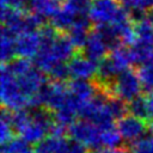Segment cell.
<instances>
[{
    "instance_id": "6da1fadb",
    "label": "cell",
    "mask_w": 153,
    "mask_h": 153,
    "mask_svg": "<svg viewBox=\"0 0 153 153\" xmlns=\"http://www.w3.org/2000/svg\"><path fill=\"white\" fill-rule=\"evenodd\" d=\"M97 87V86H96ZM100 90V88H98ZM143 90L142 84L140 81L137 72L131 68H128L120 73L114 82L105 90H100L110 97L120 98L123 102H131L133 99L141 96V91Z\"/></svg>"
},
{
    "instance_id": "7a4b0ae2",
    "label": "cell",
    "mask_w": 153,
    "mask_h": 153,
    "mask_svg": "<svg viewBox=\"0 0 153 153\" xmlns=\"http://www.w3.org/2000/svg\"><path fill=\"white\" fill-rule=\"evenodd\" d=\"M88 17L94 25L118 24L130 19L129 11L118 0H93Z\"/></svg>"
},
{
    "instance_id": "3957f363",
    "label": "cell",
    "mask_w": 153,
    "mask_h": 153,
    "mask_svg": "<svg viewBox=\"0 0 153 153\" xmlns=\"http://www.w3.org/2000/svg\"><path fill=\"white\" fill-rule=\"evenodd\" d=\"M1 102L5 109L12 111L30 108V100L20 91L17 76H14L5 65L1 67Z\"/></svg>"
},
{
    "instance_id": "277c9868",
    "label": "cell",
    "mask_w": 153,
    "mask_h": 153,
    "mask_svg": "<svg viewBox=\"0 0 153 153\" xmlns=\"http://www.w3.org/2000/svg\"><path fill=\"white\" fill-rule=\"evenodd\" d=\"M102 131L98 126L84 118L73 122L67 130L71 139L92 149L102 148Z\"/></svg>"
},
{
    "instance_id": "5b68a950",
    "label": "cell",
    "mask_w": 153,
    "mask_h": 153,
    "mask_svg": "<svg viewBox=\"0 0 153 153\" xmlns=\"http://www.w3.org/2000/svg\"><path fill=\"white\" fill-rule=\"evenodd\" d=\"M39 105L51 111L53 114L62 109L67 104L68 99V87L66 82L60 81H48L38 93Z\"/></svg>"
},
{
    "instance_id": "8992f818",
    "label": "cell",
    "mask_w": 153,
    "mask_h": 153,
    "mask_svg": "<svg viewBox=\"0 0 153 153\" xmlns=\"http://www.w3.org/2000/svg\"><path fill=\"white\" fill-rule=\"evenodd\" d=\"M35 153H87V147L73 139L50 135L38 142Z\"/></svg>"
},
{
    "instance_id": "52a82bcc",
    "label": "cell",
    "mask_w": 153,
    "mask_h": 153,
    "mask_svg": "<svg viewBox=\"0 0 153 153\" xmlns=\"http://www.w3.org/2000/svg\"><path fill=\"white\" fill-rule=\"evenodd\" d=\"M116 128L122 140L128 145H130L145 135V133L148 129V124H146L143 120L136 116L124 115L117 121Z\"/></svg>"
},
{
    "instance_id": "ba28073f",
    "label": "cell",
    "mask_w": 153,
    "mask_h": 153,
    "mask_svg": "<svg viewBox=\"0 0 153 153\" xmlns=\"http://www.w3.org/2000/svg\"><path fill=\"white\" fill-rule=\"evenodd\" d=\"M68 68L72 79L88 80L96 76L97 63L88 60L81 53H78L68 61Z\"/></svg>"
},
{
    "instance_id": "9c48e42d",
    "label": "cell",
    "mask_w": 153,
    "mask_h": 153,
    "mask_svg": "<svg viewBox=\"0 0 153 153\" xmlns=\"http://www.w3.org/2000/svg\"><path fill=\"white\" fill-rule=\"evenodd\" d=\"M109 48L106 45V43L104 42V39L100 37V35L94 31L93 29L90 31L88 38L86 41L85 47L82 48V50L80 51L84 56H86L88 60L93 61L94 63H99L103 59H105L108 56L109 53Z\"/></svg>"
},
{
    "instance_id": "30bf717a",
    "label": "cell",
    "mask_w": 153,
    "mask_h": 153,
    "mask_svg": "<svg viewBox=\"0 0 153 153\" xmlns=\"http://www.w3.org/2000/svg\"><path fill=\"white\" fill-rule=\"evenodd\" d=\"M41 47L38 32H24L16 38V55L24 59H35Z\"/></svg>"
},
{
    "instance_id": "8fae6325",
    "label": "cell",
    "mask_w": 153,
    "mask_h": 153,
    "mask_svg": "<svg viewBox=\"0 0 153 153\" xmlns=\"http://www.w3.org/2000/svg\"><path fill=\"white\" fill-rule=\"evenodd\" d=\"M25 16H26V11L13 8V7H10V6H1L2 26L10 29L17 36L23 33Z\"/></svg>"
},
{
    "instance_id": "7c38bea8",
    "label": "cell",
    "mask_w": 153,
    "mask_h": 153,
    "mask_svg": "<svg viewBox=\"0 0 153 153\" xmlns=\"http://www.w3.org/2000/svg\"><path fill=\"white\" fill-rule=\"evenodd\" d=\"M50 51L55 61L67 62L75 55V47L71 42L67 33L60 32L50 47Z\"/></svg>"
},
{
    "instance_id": "4fadbf2b",
    "label": "cell",
    "mask_w": 153,
    "mask_h": 153,
    "mask_svg": "<svg viewBox=\"0 0 153 153\" xmlns=\"http://www.w3.org/2000/svg\"><path fill=\"white\" fill-rule=\"evenodd\" d=\"M61 6L62 4L57 0H30L27 11L36 13L44 19H50Z\"/></svg>"
},
{
    "instance_id": "5bb4252c",
    "label": "cell",
    "mask_w": 153,
    "mask_h": 153,
    "mask_svg": "<svg viewBox=\"0 0 153 153\" xmlns=\"http://www.w3.org/2000/svg\"><path fill=\"white\" fill-rule=\"evenodd\" d=\"M16 38L17 35L10 29L2 26L1 29V61L8 63L16 56Z\"/></svg>"
},
{
    "instance_id": "9a60e30c",
    "label": "cell",
    "mask_w": 153,
    "mask_h": 153,
    "mask_svg": "<svg viewBox=\"0 0 153 153\" xmlns=\"http://www.w3.org/2000/svg\"><path fill=\"white\" fill-rule=\"evenodd\" d=\"M74 20H75V16L72 12H69L67 8H65L63 6H61L55 12V14L50 18V24L59 32L67 33L72 29V26L74 24Z\"/></svg>"
},
{
    "instance_id": "2e32d148",
    "label": "cell",
    "mask_w": 153,
    "mask_h": 153,
    "mask_svg": "<svg viewBox=\"0 0 153 153\" xmlns=\"http://www.w3.org/2000/svg\"><path fill=\"white\" fill-rule=\"evenodd\" d=\"M137 74L142 87L147 93L153 92V57L139 66Z\"/></svg>"
},
{
    "instance_id": "e0dca14e",
    "label": "cell",
    "mask_w": 153,
    "mask_h": 153,
    "mask_svg": "<svg viewBox=\"0 0 153 153\" xmlns=\"http://www.w3.org/2000/svg\"><path fill=\"white\" fill-rule=\"evenodd\" d=\"M128 112L133 116H136L143 121L148 122V108L146 96H139L128 103Z\"/></svg>"
},
{
    "instance_id": "ac0fdd59",
    "label": "cell",
    "mask_w": 153,
    "mask_h": 153,
    "mask_svg": "<svg viewBox=\"0 0 153 153\" xmlns=\"http://www.w3.org/2000/svg\"><path fill=\"white\" fill-rule=\"evenodd\" d=\"M14 130L11 123V110L8 109H2L1 112V118H0V140L1 143H6L10 140L13 139L14 135Z\"/></svg>"
},
{
    "instance_id": "d6986e66",
    "label": "cell",
    "mask_w": 153,
    "mask_h": 153,
    "mask_svg": "<svg viewBox=\"0 0 153 153\" xmlns=\"http://www.w3.org/2000/svg\"><path fill=\"white\" fill-rule=\"evenodd\" d=\"M93 0H63L62 6L76 16H88Z\"/></svg>"
},
{
    "instance_id": "ffe728a7",
    "label": "cell",
    "mask_w": 153,
    "mask_h": 153,
    "mask_svg": "<svg viewBox=\"0 0 153 153\" xmlns=\"http://www.w3.org/2000/svg\"><path fill=\"white\" fill-rule=\"evenodd\" d=\"M127 149L129 153H153V131L149 130L148 134L130 143Z\"/></svg>"
},
{
    "instance_id": "44dd1931",
    "label": "cell",
    "mask_w": 153,
    "mask_h": 153,
    "mask_svg": "<svg viewBox=\"0 0 153 153\" xmlns=\"http://www.w3.org/2000/svg\"><path fill=\"white\" fill-rule=\"evenodd\" d=\"M1 153H35L30 143L22 137H13L8 142L2 145Z\"/></svg>"
},
{
    "instance_id": "7402d4cb",
    "label": "cell",
    "mask_w": 153,
    "mask_h": 153,
    "mask_svg": "<svg viewBox=\"0 0 153 153\" xmlns=\"http://www.w3.org/2000/svg\"><path fill=\"white\" fill-rule=\"evenodd\" d=\"M2 65H5L6 68L14 76H20V75L25 74L26 72H29L35 66L33 62H31L30 59H24V57H17V59H13L11 62L2 63Z\"/></svg>"
},
{
    "instance_id": "603a6c76",
    "label": "cell",
    "mask_w": 153,
    "mask_h": 153,
    "mask_svg": "<svg viewBox=\"0 0 153 153\" xmlns=\"http://www.w3.org/2000/svg\"><path fill=\"white\" fill-rule=\"evenodd\" d=\"M122 141L123 140L116 127H111L102 131V147L104 148H118Z\"/></svg>"
},
{
    "instance_id": "cb8c5ba5",
    "label": "cell",
    "mask_w": 153,
    "mask_h": 153,
    "mask_svg": "<svg viewBox=\"0 0 153 153\" xmlns=\"http://www.w3.org/2000/svg\"><path fill=\"white\" fill-rule=\"evenodd\" d=\"M47 74L49 75L50 80L60 81V82H65L68 78H71L69 68H68L67 62H57L56 65H54L51 67V69Z\"/></svg>"
},
{
    "instance_id": "d4e9b609",
    "label": "cell",
    "mask_w": 153,
    "mask_h": 153,
    "mask_svg": "<svg viewBox=\"0 0 153 153\" xmlns=\"http://www.w3.org/2000/svg\"><path fill=\"white\" fill-rule=\"evenodd\" d=\"M30 0H1V6H10L13 8L27 11Z\"/></svg>"
},
{
    "instance_id": "484cf974",
    "label": "cell",
    "mask_w": 153,
    "mask_h": 153,
    "mask_svg": "<svg viewBox=\"0 0 153 153\" xmlns=\"http://www.w3.org/2000/svg\"><path fill=\"white\" fill-rule=\"evenodd\" d=\"M153 8V0H135V10L149 11Z\"/></svg>"
},
{
    "instance_id": "4316f807",
    "label": "cell",
    "mask_w": 153,
    "mask_h": 153,
    "mask_svg": "<svg viewBox=\"0 0 153 153\" xmlns=\"http://www.w3.org/2000/svg\"><path fill=\"white\" fill-rule=\"evenodd\" d=\"M147 98V108H148V123L153 122V92L146 94Z\"/></svg>"
},
{
    "instance_id": "83f0119b",
    "label": "cell",
    "mask_w": 153,
    "mask_h": 153,
    "mask_svg": "<svg viewBox=\"0 0 153 153\" xmlns=\"http://www.w3.org/2000/svg\"><path fill=\"white\" fill-rule=\"evenodd\" d=\"M103 153H129L127 148L118 147V148H103Z\"/></svg>"
}]
</instances>
